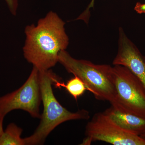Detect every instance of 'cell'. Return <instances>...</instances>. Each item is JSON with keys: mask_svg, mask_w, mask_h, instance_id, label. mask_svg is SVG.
Here are the masks:
<instances>
[{"mask_svg": "<svg viewBox=\"0 0 145 145\" xmlns=\"http://www.w3.org/2000/svg\"><path fill=\"white\" fill-rule=\"evenodd\" d=\"M64 22L50 11L39 20L37 25L27 26L24 56L39 71L49 70L58 62L60 52L69 44Z\"/></svg>", "mask_w": 145, "mask_h": 145, "instance_id": "6da1fadb", "label": "cell"}, {"mask_svg": "<svg viewBox=\"0 0 145 145\" xmlns=\"http://www.w3.org/2000/svg\"><path fill=\"white\" fill-rule=\"evenodd\" d=\"M57 75L51 70L39 71L41 100L43 112L39 126L32 135L24 138L27 145H41L50 132L64 122L70 120L88 119L89 113L82 109L71 112L60 104L53 93L52 86Z\"/></svg>", "mask_w": 145, "mask_h": 145, "instance_id": "7a4b0ae2", "label": "cell"}, {"mask_svg": "<svg viewBox=\"0 0 145 145\" xmlns=\"http://www.w3.org/2000/svg\"><path fill=\"white\" fill-rule=\"evenodd\" d=\"M58 62L68 72L80 78L96 99L108 101L110 104L113 103L115 90L111 66L96 65L87 60L77 59L65 50L60 52Z\"/></svg>", "mask_w": 145, "mask_h": 145, "instance_id": "3957f363", "label": "cell"}, {"mask_svg": "<svg viewBox=\"0 0 145 145\" xmlns=\"http://www.w3.org/2000/svg\"><path fill=\"white\" fill-rule=\"evenodd\" d=\"M111 75L115 90L112 106L145 118V87L142 82L129 69L120 65L112 67Z\"/></svg>", "mask_w": 145, "mask_h": 145, "instance_id": "277c9868", "label": "cell"}, {"mask_svg": "<svg viewBox=\"0 0 145 145\" xmlns=\"http://www.w3.org/2000/svg\"><path fill=\"white\" fill-rule=\"evenodd\" d=\"M41 100L39 71L33 67L26 82L15 91L0 97V115L4 118L15 110L27 112L33 118L40 119Z\"/></svg>", "mask_w": 145, "mask_h": 145, "instance_id": "5b68a950", "label": "cell"}, {"mask_svg": "<svg viewBox=\"0 0 145 145\" xmlns=\"http://www.w3.org/2000/svg\"><path fill=\"white\" fill-rule=\"evenodd\" d=\"M86 137L82 145L102 141L114 145H145L138 135L126 132L111 121L104 112L95 114L86 126Z\"/></svg>", "mask_w": 145, "mask_h": 145, "instance_id": "8992f818", "label": "cell"}, {"mask_svg": "<svg viewBox=\"0 0 145 145\" xmlns=\"http://www.w3.org/2000/svg\"><path fill=\"white\" fill-rule=\"evenodd\" d=\"M119 34L118 52L112 64L127 68L145 87V57L128 38L122 27L119 28Z\"/></svg>", "mask_w": 145, "mask_h": 145, "instance_id": "52a82bcc", "label": "cell"}, {"mask_svg": "<svg viewBox=\"0 0 145 145\" xmlns=\"http://www.w3.org/2000/svg\"><path fill=\"white\" fill-rule=\"evenodd\" d=\"M104 113L112 122L126 132L141 136L145 133V118L121 111L111 106Z\"/></svg>", "mask_w": 145, "mask_h": 145, "instance_id": "ba28073f", "label": "cell"}, {"mask_svg": "<svg viewBox=\"0 0 145 145\" xmlns=\"http://www.w3.org/2000/svg\"><path fill=\"white\" fill-rule=\"evenodd\" d=\"M67 81L65 84L61 82L60 78L57 76L54 79L53 86L57 88H65L70 95L77 100L79 97L82 96L86 90H87L84 83L80 78L76 76Z\"/></svg>", "mask_w": 145, "mask_h": 145, "instance_id": "9c48e42d", "label": "cell"}, {"mask_svg": "<svg viewBox=\"0 0 145 145\" xmlns=\"http://www.w3.org/2000/svg\"><path fill=\"white\" fill-rule=\"evenodd\" d=\"M23 130L14 123L9 124L0 136V145H25L21 137Z\"/></svg>", "mask_w": 145, "mask_h": 145, "instance_id": "30bf717a", "label": "cell"}, {"mask_svg": "<svg viewBox=\"0 0 145 145\" xmlns=\"http://www.w3.org/2000/svg\"><path fill=\"white\" fill-rule=\"evenodd\" d=\"M7 4L10 12L13 15L16 14L18 6V0H5Z\"/></svg>", "mask_w": 145, "mask_h": 145, "instance_id": "8fae6325", "label": "cell"}, {"mask_svg": "<svg viewBox=\"0 0 145 145\" xmlns=\"http://www.w3.org/2000/svg\"><path fill=\"white\" fill-rule=\"evenodd\" d=\"M134 9L139 14L145 13V3H141L140 2L136 3Z\"/></svg>", "mask_w": 145, "mask_h": 145, "instance_id": "7c38bea8", "label": "cell"}, {"mask_svg": "<svg viewBox=\"0 0 145 145\" xmlns=\"http://www.w3.org/2000/svg\"><path fill=\"white\" fill-rule=\"evenodd\" d=\"M94 1H95V0H91L90 4H89V5L88 6V8L86 10V11L84 12V13H83V14L81 15L80 16L81 17H80L79 18L83 19H85V20H86V17H87L88 12V11L89 10V9L92 8V7H93V6H94Z\"/></svg>", "mask_w": 145, "mask_h": 145, "instance_id": "4fadbf2b", "label": "cell"}, {"mask_svg": "<svg viewBox=\"0 0 145 145\" xmlns=\"http://www.w3.org/2000/svg\"><path fill=\"white\" fill-rule=\"evenodd\" d=\"M4 119V118H3L0 115V136L4 131L3 129V122Z\"/></svg>", "mask_w": 145, "mask_h": 145, "instance_id": "5bb4252c", "label": "cell"}, {"mask_svg": "<svg viewBox=\"0 0 145 145\" xmlns=\"http://www.w3.org/2000/svg\"><path fill=\"white\" fill-rule=\"evenodd\" d=\"M140 137H142V139L145 140V133L144 134H143V135H141V136H140Z\"/></svg>", "mask_w": 145, "mask_h": 145, "instance_id": "9a60e30c", "label": "cell"}]
</instances>
